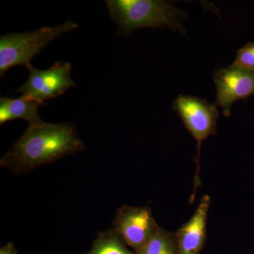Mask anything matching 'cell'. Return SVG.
Listing matches in <instances>:
<instances>
[{
	"label": "cell",
	"mask_w": 254,
	"mask_h": 254,
	"mask_svg": "<svg viewBox=\"0 0 254 254\" xmlns=\"http://www.w3.org/2000/svg\"><path fill=\"white\" fill-rule=\"evenodd\" d=\"M112 228L136 253L160 226L153 218L150 207L123 205L115 213Z\"/></svg>",
	"instance_id": "cell-6"
},
{
	"label": "cell",
	"mask_w": 254,
	"mask_h": 254,
	"mask_svg": "<svg viewBox=\"0 0 254 254\" xmlns=\"http://www.w3.org/2000/svg\"><path fill=\"white\" fill-rule=\"evenodd\" d=\"M46 103H41L28 96L18 98H9L1 97L0 98V125H2L11 120H26L28 125L41 123L38 115L40 106Z\"/></svg>",
	"instance_id": "cell-9"
},
{
	"label": "cell",
	"mask_w": 254,
	"mask_h": 254,
	"mask_svg": "<svg viewBox=\"0 0 254 254\" xmlns=\"http://www.w3.org/2000/svg\"><path fill=\"white\" fill-rule=\"evenodd\" d=\"M232 64L254 71V43L250 42L237 50Z\"/></svg>",
	"instance_id": "cell-12"
},
{
	"label": "cell",
	"mask_w": 254,
	"mask_h": 254,
	"mask_svg": "<svg viewBox=\"0 0 254 254\" xmlns=\"http://www.w3.org/2000/svg\"><path fill=\"white\" fill-rule=\"evenodd\" d=\"M213 80L216 88L215 105L225 117L231 115L232 107L239 100L254 96V71L230 65L217 68Z\"/></svg>",
	"instance_id": "cell-7"
},
{
	"label": "cell",
	"mask_w": 254,
	"mask_h": 254,
	"mask_svg": "<svg viewBox=\"0 0 254 254\" xmlns=\"http://www.w3.org/2000/svg\"><path fill=\"white\" fill-rule=\"evenodd\" d=\"M210 197L204 195L194 213L175 232L179 254H199L207 238V221Z\"/></svg>",
	"instance_id": "cell-8"
},
{
	"label": "cell",
	"mask_w": 254,
	"mask_h": 254,
	"mask_svg": "<svg viewBox=\"0 0 254 254\" xmlns=\"http://www.w3.org/2000/svg\"><path fill=\"white\" fill-rule=\"evenodd\" d=\"M173 110L177 113L182 123L197 143L195 158L194 187L190 195V201L194 200L197 189L200 187L199 159L200 148L203 142L216 133L219 118L218 107L210 104L203 98L191 95H180L173 102Z\"/></svg>",
	"instance_id": "cell-4"
},
{
	"label": "cell",
	"mask_w": 254,
	"mask_h": 254,
	"mask_svg": "<svg viewBox=\"0 0 254 254\" xmlns=\"http://www.w3.org/2000/svg\"><path fill=\"white\" fill-rule=\"evenodd\" d=\"M77 23L67 21L55 27H42L26 33H11L0 37V76L14 66L27 67L37 55L52 41L78 28Z\"/></svg>",
	"instance_id": "cell-3"
},
{
	"label": "cell",
	"mask_w": 254,
	"mask_h": 254,
	"mask_svg": "<svg viewBox=\"0 0 254 254\" xmlns=\"http://www.w3.org/2000/svg\"><path fill=\"white\" fill-rule=\"evenodd\" d=\"M137 254H179L175 232L160 227L158 231Z\"/></svg>",
	"instance_id": "cell-11"
},
{
	"label": "cell",
	"mask_w": 254,
	"mask_h": 254,
	"mask_svg": "<svg viewBox=\"0 0 254 254\" xmlns=\"http://www.w3.org/2000/svg\"><path fill=\"white\" fill-rule=\"evenodd\" d=\"M0 254H18L16 247L12 242H8L0 249Z\"/></svg>",
	"instance_id": "cell-13"
},
{
	"label": "cell",
	"mask_w": 254,
	"mask_h": 254,
	"mask_svg": "<svg viewBox=\"0 0 254 254\" xmlns=\"http://www.w3.org/2000/svg\"><path fill=\"white\" fill-rule=\"evenodd\" d=\"M85 254H137L113 228L100 232L93 241L91 250Z\"/></svg>",
	"instance_id": "cell-10"
},
{
	"label": "cell",
	"mask_w": 254,
	"mask_h": 254,
	"mask_svg": "<svg viewBox=\"0 0 254 254\" xmlns=\"http://www.w3.org/2000/svg\"><path fill=\"white\" fill-rule=\"evenodd\" d=\"M110 18L118 24L117 36L128 38L139 28H169L185 34L187 13L163 0H105Z\"/></svg>",
	"instance_id": "cell-2"
},
{
	"label": "cell",
	"mask_w": 254,
	"mask_h": 254,
	"mask_svg": "<svg viewBox=\"0 0 254 254\" xmlns=\"http://www.w3.org/2000/svg\"><path fill=\"white\" fill-rule=\"evenodd\" d=\"M26 68L29 72L28 80L17 90L23 96L45 103L46 100L58 98L76 86L71 77L70 63L57 62L46 70L37 69L31 64Z\"/></svg>",
	"instance_id": "cell-5"
},
{
	"label": "cell",
	"mask_w": 254,
	"mask_h": 254,
	"mask_svg": "<svg viewBox=\"0 0 254 254\" xmlns=\"http://www.w3.org/2000/svg\"><path fill=\"white\" fill-rule=\"evenodd\" d=\"M73 124L41 123L28 125L22 136L0 159V166L16 175L84 151Z\"/></svg>",
	"instance_id": "cell-1"
}]
</instances>
